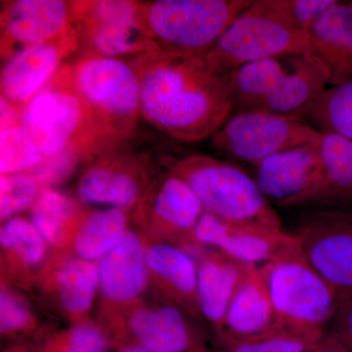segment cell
<instances>
[{
	"mask_svg": "<svg viewBox=\"0 0 352 352\" xmlns=\"http://www.w3.org/2000/svg\"><path fill=\"white\" fill-rule=\"evenodd\" d=\"M293 117L320 132H330L352 141V80L326 88Z\"/></svg>",
	"mask_w": 352,
	"mask_h": 352,
	"instance_id": "obj_24",
	"label": "cell"
},
{
	"mask_svg": "<svg viewBox=\"0 0 352 352\" xmlns=\"http://www.w3.org/2000/svg\"><path fill=\"white\" fill-rule=\"evenodd\" d=\"M29 310L12 294L2 292L0 296V327L2 333L22 330L30 323Z\"/></svg>",
	"mask_w": 352,
	"mask_h": 352,
	"instance_id": "obj_35",
	"label": "cell"
},
{
	"mask_svg": "<svg viewBox=\"0 0 352 352\" xmlns=\"http://www.w3.org/2000/svg\"><path fill=\"white\" fill-rule=\"evenodd\" d=\"M146 263L176 294L198 302L197 267L188 254L171 245L157 244L146 252Z\"/></svg>",
	"mask_w": 352,
	"mask_h": 352,
	"instance_id": "obj_26",
	"label": "cell"
},
{
	"mask_svg": "<svg viewBox=\"0 0 352 352\" xmlns=\"http://www.w3.org/2000/svg\"><path fill=\"white\" fill-rule=\"evenodd\" d=\"M71 65L78 94L113 143L131 138L141 116V80L134 58L80 55Z\"/></svg>",
	"mask_w": 352,
	"mask_h": 352,
	"instance_id": "obj_6",
	"label": "cell"
},
{
	"mask_svg": "<svg viewBox=\"0 0 352 352\" xmlns=\"http://www.w3.org/2000/svg\"><path fill=\"white\" fill-rule=\"evenodd\" d=\"M276 322L264 266L251 265L224 317V342L267 332Z\"/></svg>",
	"mask_w": 352,
	"mask_h": 352,
	"instance_id": "obj_18",
	"label": "cell"
},
{
	"mask_svg": "<svg viewBox=\"0 0 352 352\" xmlns=\"http://www.w3.org/2000/svg\"><path fill=\"white\" fill-rule=\"evenodd\" d=\"M131 138L111 146L92 157L78 182V200L109 208L131 207L140 196V171L147 151L138 149Z\"/></svg>",
	"mask_w": 352,
	"mask_h": 352,
	"instance_id": "obj_12",
	"label": "cell"
},
{
	"mask_svg": "<svg viewBox=\"0 0 352 352\" xmlns=\"http://www.w3.org/2000/svg\"><path fill=\"white\" fill-rule=\"evenodd\" d=\"M73 11L83 55L134 58L160 51L141 25L138 1H73Z\"/></svg>",
	"mask_w": 352,
	"mask_h": 352,
	"instance_id": "obj_10",
	"label": "cell"
},
{
	"mask_svg": "<svg viewBox=\"0 0 352 352\" xmlns=\"http://www.w3.org/2000/svg\"><path fill=\"white\" fill-rule=\"evenodd\" d=\"M0 108H1V131L19 124L21 113L23 108L14 105L3 97H0Z\"/></svg>",
	"mask_w": 352,
	"mask_h": 352,
	"instance_id": "obj_37",
	"label": "cell"
},
{
	"mask_svg": "<svg viewBox=\"0 0 352 352\" xmlns=\"http://www.w3.org/2000/svg\"><path fill=\"white\" fill-rule=\"evenodd\" d=\"M276 325L298 332H326L340 302L335 288L303 254L265 264Z\"/></svg>",
	"mask_w": 352,
	"mask_h": 352,
	"instance_id": "obj_8",
	"label": "cell"
},
{
	"mask_svg": "<svg viewBox=\"0 0 352 352\" xmlns=\"http://www.w3.org/2000/svg\"><path fill=\"white\" fill-rule=\"evenodd\" d=\"M318 145L321 168L316 182L285 208L352 212V141L322 132Z\"/></svg>",
	"mask_w": 352,
	"mask_h": 352,
	"instance_id": "obj_16",
	"label": "cell"
},
{
	"mask_svg": "<svg viewBox=\"0 0 352 352\" xmlns=\"http://www.w3.org/2000/svg\"><path fill=\"white\" fill-rule=\"evenodd\" d=\"M308 352H351L342 342L325 332L316 344Z\"/></svg>",
	"mask_w": 352,
	"mask_h": 352,
	"instance_id": "obj_38",
	"label": "cell"
},
{
	"mask_svg": "<svg viewBox=\"0 0 352 352\" xmlns=\"http://www.w3.org/2000/svg\"><path fill=\"white\" fill-rule=\"evenodd\" d=\"M318 143L278 153L254 166V180L268 201L285 208L314 184L321 168Z\"/></svg>",
	"mask_w": 352,
	"mask_h": 352,
	"instance_id": "obj_17",
	"label": "cell"
},
{
	"mask_svg": "<svg viewBox=\"0 0 352 352\" xmlns=\"http://www.w3.org/2000/svg\"><path fill=\"white\" fill-rule=\"evenodd\" d=\"M99 273L87 259L65 264L58 273L60 300L67 311L82 314L91 305L98 287Z\"/></svg>",
	"mask_w": 352,
	"mask_h": 352,
	"instance_id": "obj_27",
	"label": "cell"
},
{
	"mask_svg": "<svg viewBox=\"0 0 352 352\" xmlns=\"http://www.w3.org/2000/svg\"><path fill=\"white\" fill-rule=\"evenodd\" d=\"M44 238L32 223L20 217L7 220L0 231V242L12 250L27 263L36 264L43 258Z\"/></svg>",
	"mask_w": 352,
	"mask_h": 352,
	"instance_id": "obj_31",
	"label": "cell"
},
{
	"mask_svg": "<svg viewBox=\"0 0 352 352\" xmlns=\"http://www.w3.org/2000/svg\"><path fill=\"white\" fill-rule=\"evenodd\" d=\"M293 234L308 263L340 298H352V212L307 210Z\"/></svg>",
	"mask_w": 352,
	"mask_h": 352,
	"instance_id": "obj_11",
	"label": "cell"
},
{
	"mask_svg": "<svg viewBox=\"0 0 352 352\" xmlns=\"http://www.w3.org/2000/svg\"><path fill=\"white\" fill-rule=\"evenodd\" d=\"M151 210L154 217L171 230L193 232L205 212L193 190L173 170L155 190Z\"/></svg>",
	"mask_w": 352,
	"mask_h": 352,
	"instance_id": "obj_23",
	"label": "cell"
},
{
	"mask_svg": "<svg viewBox=\"0 0 352 352\" xmlns=\"http://www.w3.org/2000/svg\"><path fill=\"white\" fill-rule=\"evenodd\" d=\"M80 50L78 32L30 46L6 60L0 76L1 97L24 108L63 67L64 60Z\"/></svg>",
	"mask_w": 352,
	"mask_h": 352,
	"instance_id": "obj_15",
	"label": "cell"
},
{
	"mask_svg": "<svg viewBox=\"0 0 352 352\" xmlns=\"http://www.w3.org/2000/svg\"><path fill=\"white\" fill-rule=\"evenodd\" d=\"M250 266L223 254L201 261L197 267V296L199 310L208 321L222 327L229 305Z\"/></svg>",
	"mask_w": 352,
	"mask_h": 352,
	"instance_id": "obj_20",
	"label": "cell"
},
{
	"mask_svg": "<svg viewBox=\"0 0 352 352\" xmlns=\"http://www.w3.org/2000/svg\"><path fill=\"white\" fill-rule=\"evenodd\" d=\"M146 264L139 238L134 233L126 232L100 264L99 277L104 294L119 302L136 298L146 285Z\"/></svg>",
	"mask_w": 352,
	"mask_h": 352,
	"instance_id": "obj_21",
	"label": "cell"
},
{
	"mask_svg": "<svg viewBox=\"0 0 352 352\" xmlns=\"http://www.w3.org/2000/svg\"><path fill=\"white\" fill-rule=\"evenodd\" d=\"M312 52L325 64L330 85L352 80V2L339 1L308 32Z\"/></svg>",
	"mask_w": 352,
	"mask_h": 352,
	"instance_id": "obj_19",
	"label": "cell"
},
{
	"mask_svg": "<svg viewBox=\"0 0 352 352\" xmlns=\"http://www.w3.org/2000/svg\"><path fill=\"white\" fill-rule=\"evenodd\" d=\"M73 204L68 197L54 190L41 192L32 206V224L48 242H56L71 217Z\"/></svg>",
	"mask_w": 352,
	"mask_h": 352,
	"instance_id": "obj_30",
	"label": "cell"
},
{
	"mask_svg": "<svg viewBox=\"0 0 352 352\" xmlns=\"http://www.w3.org/2000/svg\"><path fill=\"white\" fill-rule=\"evenodd\" d=\"M45 161L30 134L20 124L0 131L1 175L28 173L41 168Z\"/></svg>",
	"mask_w": 352,
	"mask_h": 352,
	"instance_id": "obj_29",
	"label": "cell"
},
{
	"mask_svg": "<svg viewBox=\"0 0 352 352\" xmlns=\"http://www.w3.org/2000/svg\"><path fill=\"white\" fill-rule=\"evenodd\" d=\"M126 217L122 210L105 208L88 215L76 234V251L90 261L107 254L126 234Z\"/></svg>",
	"mask_w": 352,
	"mask_h": 352,
	"instance_id": "obj_25",
	"label": "cell"
},
{
	"mask_svg": "<svg viewBox=\"0 0 352 352\" xmlns=\"http://www.w3.org/2000/svg\"><path fill=\"white\" fill-rule=\"evenodd\" d=\"M136 347L156 352H187L194 349L193 335L184 315L175 307L141 310L129 321Z\"/></svg>",
	"mask_w": 352,
	"mask_h": 352,
	"instance_id": "obj_22",
	"label": "cell"
},
{
	"mask_svg": "<svg viewBox=\"0 0 352 352\" xmlns=\"http://www.w3.org/2000/svg\"><path fill=\"white\" fill-rule=\"evenodd\" d=\"M19 124L45 157L44 164H54V171L80 159H92L117 144L106 135L76 90L69 63L25 104Z\"/></svg>",
	"mask_w": 352,
	"mask_h": 352,
	"instance_id": "obj_2",
	"label": "cell"
},
{
	"mask_svg": "<svg viewBox=\"0 0 352 352\" xmlns=\"http://www.w3.org/2000/svg\"><path fill=\"white\" fill-rule=\"evenodd\" d=\"M54 352H107V340L94 326H78L69 333L66 344Z\"/></svg>",
	"mask_w": 352,
	"mask_h": 352,
	"instance_id": "obj_34",
	"label": "cell"
},
{
	"mask_svg": "<svg viewBox=\"0 0 352 352\" xmlns=\"http://www.w3.org/2000/svg\"><path fill=\"white\" fill-rule=\"evenodd\" d=\"M322 132L293 116L245 111L233 113L210 140L214 152L256 166L278 153L318 143Z\"/></svg>",
	"mask_w": 352,
	"mask_h": 352,
	"instance_id": "obj_9",
	"label": "cell"
},
{
	"mask_svg": "<svg viewBox=\"0 0 352 352\" xmlns=\"http://www.w3.org/2000/svg\"><path fill=\"white\" fill-rule=\"evenodd\" d=\"M193 235L201 244L217 248L229 258L251 265H265L302 252L293 233L236 226L208 212L199 219Z\"/></svg>",
	"mask_w": 352,
	"mask_h": 352,
	"instance_id": "obj_14",
	"label": "cell"
},
{
	"mask_svg": "<svg viewBox=\"0 0 352 352\" xmlns=\"http://www.w3.org/2000/svg\"><path fill=\"white\" fill-rule=\"evenodd\" d=\"M1 7L0 53L6 61L25 48L62 38L76 29L73 1L13 0Z\"/></svg>",
	"mask_w": 352,
	"mask_h": 352,
	"instance_id": "obj_13",
	"label": "cell"
},
{
	"mask_svg": "<svg viewBox=\"0 0 352 352\" xmlns=\"http://www.w3.org/2000/svg\"><path fill=\"white\" fill-rule=\"evenodd\" d=\"M326 332L352 352V298H340L337 311Z\"/></svg>",
	"mask_w": 352,
	"mask_h": 352,
	"instance_id": "obj_36",
	"label": "cell"
},
{
	"mask_svg": "<svg viewBox=\"0 0 352 352\" xmlns=\"http://www.w3.org/2000/svg\"><path fill=\"white\" fill-rule=\"evenodd\" d=\"M323 335L298 332L276 325L259 335L224 342L226 352H308Z\"/></svg>",
	"mask_w": 352,
	"mask_h": 352,
	"instance_id": "obj_28",
	"label": "cell"
},
{
	"mask_svg": "<svg viewBox=\"0 0 352 352\" xmlns=\"http://www.w3.org/2000/svg\"><path fill=\"white\" fill-rule=\"evenodd\" d=\"M229 82L233 113L264 111L292 116L326 89L330 73L316 55L305 53L245 64L234 72Z\"/></svg>",
	"mask_w": 352,
	"mask_h": 352,
	"instance_id": "obj_4",
	"label": "cell"
},
{
	"mask_svg": "<svg viewBox=\"0 0 352 352\" xmlns=\"http://www.w3.org/2000/svg\"><path fill=\"white\" fill-rule=\"evenodd\" d=\"M305 53H314L308 32L284 22L265 0H256L227 28L205 59L214 72L229 78L245 64Z\"/></svg>",
	"mask_w": 352,
	"mask_h": 352,
	"instance_id": "obj_7",
	"label": "cell"
},
{
	"mask_svg": "<svg viewBox=\"0 0 352 352\" xmlns=\"http://www.w3.org/2000/svg\"><path fill=\"white\" fill-rule=\"evenodd\" d=\"M171 170L193 190L204 212L236 226L284 231L279 215L254 176L238 164L193 154L176 160Z\"/></svg>",
	"mask_w": 352,
	"mask_h": 352,
	"instance_id": "obj_3",
	"label": "cell"
},
{
	"mask_svg": "<svg viewBox=\"0 0 352 352\" xmlns=\"http://www.w3.org/2000/svg\"><path fill=\"white\" fill-rule=\"evenodd\" d=\"M141 80V116L180 142L212 138L233 113L229 78L205 57L156 51L134 57Z\"/></svg>",
	"mask_w": 352,
	"mask_h": 352,
	"instance_id": "obj_1",
	"label": "cell"
},
{
	"mask_svg": "<svg viewBox=\"0 0 352 352\" xmlns=\"http://www.w3.org/2000/svg\"><path fill=\"white\" fill-rule=\"evenodd\" d=\"M284 22L298 31L308 32L338 0H265Z\"/></svg>",
	"mask_w": 352,
	"mask_h": 352,
	"instance_id": "obj_33",
	"label": "cell"
},
{
	"mask_svg": "<svg viewBox=\"0 0 352 352\" xmlns=\"http://www.w3.org/2000/svg\"><path fill=\"white\" fill-rule=\"evenodd\" d=\"M38 179L28 173L1 175L0 177V217L13 215L34 206L38 196Z\"/></svg>",
	"mask_w": 352,
	"mask_h": 352,
	"instance_id": "obj_32",
	"label": "cell"
},
{
	"mask_svg": "<svg viewBox=\"0 0 352 352\" xmlns=\"http://www.w3.org/2000/svg\"><path fill=\"white\" fill-rule=\"evenodd\" d=\"M120 352H156V351H148V349H141V347L127 346V347H124V349H120ZM187 352H203V351H187Z\"/></svg>",
	"mask_w": 352,
	"mask_h": 352,
	"instance_id": "obj_39",
	"label": "cell"
},
{
	"mask_svg": "<svg viewBox=\"0 0 352 352\" xmlns=\"http://www.w3.org/2000/svg\"><path fill=\"white\" fill-rule=\"evenodd\" d=\"M251 0L138 1L141 25L157 48L205 57Z\"/></svg>",
	"mask_w": 352,
	"mask_h": 352,
	"instance_id": "obj_5",
	"label": "cell"
}]
</instances>
